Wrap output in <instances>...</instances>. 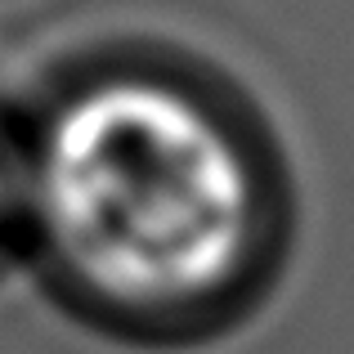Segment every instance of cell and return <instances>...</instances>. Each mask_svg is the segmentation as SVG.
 I'll return each mask as SVG.
<instances>
[{
	"mask_svg": "<svg viewBox=\"0 0 354 354\" xmlns=\"http://www.w3.org/2000/svg\"><path fill=\"white\" fill-rule=\"evenodd\" d=\"M23 148V229L77 305L175 323L229 301L265 234L234 121L166 72L113 68L50 99Z\"/></svg>",
	"mask_w": 354,
	"mask_h": 354,
	"instance_id": "1",
	"label": "cell"
},
{
	"mask_svg": "<svg viewBox=\"0 0 354 354\" xmlns=\"http://www.w3.org/2000/svg\"><path fill=\"white\" fill-rule=\"evenodd\" d=\"M23 229V148L0 130V242Z\"/></svg>",
	"mask_w": 354,
	"mask_h": 354,
	"instance_id": "2",
	"label": "cell"
}]
</instances>
